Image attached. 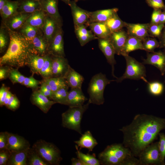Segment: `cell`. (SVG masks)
Segmentation results:
<instances>
[{
    "mask_svg": "<svg viewBox=\"0 0 165 165\" xmlns=\"http://www.w3.org/2000/svg\"><path fill=\"white\" fill-rule=\"evenodd\" d=\"M165 130V118L151 115L138 114L129 125L119 129L123 134V144L138 157L141 152L156 139Z\"/></svg>",
    "mask_w": 165,
    "mask_h": 165,
    "instance_id": "obj_1",
    "label": "cell"
},
{
    "mask_svg": "<svg viewBox=\"0 0 165 165\" xmlns=\"http://www.w3.org/2000/svg\"><path fill=\"white\" fill-rule=\"evenodd\" d=\"M7 29L9 43L6 52L0 57L1 66L19 68L28 65L30 57L33 53L30 42L18 31Z\"/></svg>",
    "mask_w": 165,
    "mask_h": 165,
    "instance_id": "obj_2",
    "label": "cell"
},
{
    "mask_svg": "<svg viewBox=\"0 0 165 165\" xmlns=\"http://www.w3.org/2000/svg\"><path fill=\"white\" fill-rule=\"evenodd\" d=\"M132 154L123 144H114L108 146L98 157L101 164L123 165L127 157Z\"/></svg>",
    "mask_w": 165,
    "mask_h": 165,
    "instance_id": "obj_3",
    "label": "cell"
},
{
    "mask_svg": "<svg viewBox=\"0 0 165 165\" xmlns=\"http://www.w3.org/2000/svg\"><path fill=\"white\" fill-rule=\"evenodd\" d=\"M113 80H110L105 74L99 73L94 75L90 82L87 92L90 104L98 105L103 104L105 102L104 92L106 86Z\"/></svg>",
    "mask_w": 165,
    "mask_h": 165,
    "instance_id": "obj_4",
    "label": "cell"
},
{
    "mask_svg": "<svg viewBox=\"0 0 165 165\" xmlns=\"http://www.w3.org/2000/svg\"><path fill=\"white\" fill-rule=\"evenodd\" d=\"M90 103L78 107H69L62 114V125L64 127L74 130L81 134V122L83 115Z\"/></svg>",
    "mask_w": 165,
    "mask_h": 165,
    "instance_id": "obj_5",
    "label": "cell"
},
{
    "mask_svg": "<svg viewBox=\"0 0 165 165\" xmlns=\"http://www.w3.org/2000/svg\"><path fill=\"white\" fill-rule=\"evenodd\" d=\"M33 149L49 164L58 165L62 160L59 149L53 144L40 140L36 142Z\"/></svg>",
    "mask_w": 165,
    "mask_h": 165,
    "instance_id": "obj_6",
    "label": "cell"
},
{
    "mask_svg": "<svg viewBox=\"0 0 165 165\" xmlns=\"http://www.w3.org/2000/svg\"><path fill=\"white\" fill-rule=\"evenodd\" d=\"M126 62V68L123 74L117 78L116 81L120 82L126 79L142 80L146 77V69L144 64L128 55L124 56Z\"/></svg>",
    "mask_w": 165,
    "mask_h": 165,
    "instance_id": "obj_7",
    "label": "cell"
},
{
    "mask_svg": "<svg viewBox=\"0 0 165 165\" xmlns=\"http://www.w3.org/2000/svg\"><path fill=\"white\" fill-rule=\"evenodd\" d=\"M138 157L140 165H165L160 158L158 142H153L146 147Z\"/></svg>",
    "mask_w": 165,
    "mask_h": 165,
    "instance_id": "obj_8",
    "label": "cell"
},
{
    "mask_svg": "<svg viewBox=\"0 0 165 165\" xmlns=\"http://www.w3.org/2000/svg\"><path fill=\"white\" fill-rule=\"evenodd\" d=\"M63 36V31L61 27L49 45V54L53 56L65 57Z\"/></svg>",
    "mask_w": 165,
    "mask_h": 165,
    "instance_id": "obj_9",
    "label": "cell"
},
{
    "mask_svg": "<svg viewBox=\"0 0 165 165\" xmlns=\"http://www.w3.org/2000/svg\"><path fill=\"white\" fill-rule=\"evenodd\" d=\"M68 5L71 9L74 26L82 25L88 26L90 12L79 7L74 0L70 1Z\"/></svg>",
    "mask_w": 165,
    "mask_h": 165,
    "instance_id": "obj_10",
    "label": "cell"
},
{
    "mask_svg": "<svg viewBox=\"0 0 165 165\" xmlns=\"http://www.w3.org/2000/svg\"><path fill=\"white\" fill-rule=\"evenodd\" d=\"M99 48L105 56L108 63L111 66L112 75L117 78L114 74V65L116 64L115 59L116 52L109 38H98Z\"/></svg>",
    "mask_w": 165,
    "mask_h": 165,
    "instance_id": "obj_11",
    "label": "cell"
},
{
    "mask_svg": "<svg viewBox=\"0 0 165 165\" xmlns=\"http://www.w3.org/2000/svg\"><path fill=\"white\" fill-rule=\"evenodd\" d=\"M58 0H39L41 9L46 15L55 20L60 26H62V19L59 12Z\"/></svg>",
    "mask_w": 165,
    "mask_h": 165,
    "instance_id": "obj_12",
    "label": "cell"
},
{
    "mask_svg": "<svg viewBox=\"0 0 165 165\" xmlns=\"http://www.w3.org/2000/svg\"><path fill=\"white\" fill-rule=\"evenodd\" d=\"M142 63L155 66L163 75L165 73V53L161 51L147 52V58L143 60Z\"/></svg>",
    "mask_w": 165,
    "mask_h": 165,
    "instance_id": "obj_13",
    "label": "cell"
},
{
    "mask_svg": "<svg viewBox=\"0 0 165 165\" xmlns=\"http://www.w3.org/2000/svg\"><path fill=\"white\" fill-rule=\"evenodd\" d=\"M30 14L18 12L8 19L2 21V24L11 31H18Z\"/></svg>",
    "mask_w": 165,
    "mask_h": 165,
    "instance_id": "obj_14",
    "label": "cell"
},
{
    "mask_svg": "<svg viewBox=\"0 0 165 165\" xmlns=\"http://www.w3.org/2000/svg\"><path fill=\"white\" fill-rule=\"evenodd\" d=\"M149 24H133L126 23L125 27L129 35L141 39L142 41L149 37Z\"/></svg>",
    "mask_w": 165,
    "mask_h": 165,
    "instance_id": "obj_15",
    "label": "cell"
},
{
    "mask_svg": "<svg viewBox=\"0 0 165 165\" xmlns=\"http://www.w3.org/2000/svg\"><path fill=\"white\" fill-rule=\"evenodd\" d=\"M52 71L53 77H64L70 66L64 57L52 56Z\"/></svg>",
    "mask_w": 165,
    "mask_h": 165,
    "instance_id": "obj_16",
    "label": "cell"
},
{
    "mask_svg": "<svg viewBox=\"0 0 165 165\" xmlns=\"http://www.w3.org/2000/svg\"><path fill=\"white\" fill-rule=\"evenodd\" d=\"M8 143L6 149L10 153L19 151L28 147V142L23 137L7 132Z\"/></svg>",
    "mask_w": 165,
    "mask_h": 165,
    "instance_id": "obj_17",
    "label": "cell"
},
{
    "mask_svg": "<svg viewBox=\"0 0 165 165\" xmlns=\"http://www.w3.org/2000/svg\"><path fill=\"white\" fill-rule=\"evenodd\" d=\"M128 36L127 32L123 29L111 33L109 39L116 54L121 55Z\"/></svg>",
    "mask_w": 165,
    "mask_h": 165,
    "instance_id": "obj_18",
    "label": "cell"
},
{
    "mask_svg": "<svg viewBox=\"0 0 165 165\" xmlns=\"http://www.w3.org/2000/svg\"><path fill=\"white\" fill-rule=\"evenodd\" d=\"M31 100L33 105L38 107L44 113H47L52 106L56 103L53 101L49 100L40 90L35 91L33 93Z\"/></svg>",
    "mask_w": 165,
    "mask_h": 165,
    "instance_id": "obj_19",
    "label": "cell"
},
{
    "mask_svg": "<svg viewBox=\"0 0 165 165\" xmlns=\"http://www.w3.org/2000/svg\"><path fill=\"white\" fill-rule=\"evenodd\" d=\"M87 100L81 88H71L68 92L67 105L69 107H80L83 105L85 102Z\"/></svg>",
    "mask_w": 165,
    "mask_h": 165,
    "instance_id": "obj_20",
    "label": "cell"
},
{
    "mask_svg": "<svg viewBox=\"0 0 165 165\" xmlns=\"http://www.w3.org/2000/svg\"><path fill=\"white\" fill-rule=\"evenodd\" d=\"M30 43L33 53L42 56L48 54L49 44L42 32L36 36Z\"/></svg>",
    "mask_w": 165,
    "mask_h": 165,
    "instance_id": "obj_21",
    "label": "cell"
},
{
    "mask_svg": "<svg viewBox=\"0 0 165 165\" xmlns=\"http://www.w3.org/2000/svg\"><path fill=\"white\" fill-rule=\"evenodd\" d=\"M61 27L62 26H60L53 19L46 15L45 21L41 30L44 37L49 45L59 28Z\"/></svg>",
    "mask_w": 165,
    "mask_h": 165,
    "instance_id": "obj_22",
    "label": "cell"
},
{
    "mask_svg": "<svg viewBox=\"0 0 165 165\" xmlns=\"http://www.w3.org/2000/svg\"><path fill=\"white\" fill-rule=\"evenodd\" d=\"M118 11V8H114L90 12L89 23H105L112 16L117 13Z\"/></svg>",
    "mask_w": 165,
    "mask_h": 165,
    "instance_id": "obj_23",
    "label": "cell"
},
{
    "mask_svg": "<svg viewBox=\"0 0 165 165\" xmlns=\"http://www.w3.org/2000/svg\"><path fill=\"white\" fill-rule=\"evenodd\" d=\"M74 27L75 33L81 46H84L91 40L98 39L91 30L87 29L85 25L75 26Z\"/></svg>",
    "mask_w": 165,
    "mask_h": 165,
    "instance_id": "obj_24",
    "label": "cell"
},
{
    "mask_svg": "<svg viewBox=\"0 0 165 165\" xmlns=\"http://www.w3.org/2000/svg\"><path fill=\"white\" fill-rule=\"evenodd\" d=\"M76 145L80 149L82 148H86L88 149L89 152L93 151L98 143L96 139L93 137L89 130L86 131L82 134L79 140L74 141Z\"/></svg>",
    "mask_w": 165,
    "mask_h": 165,
    "instance_id": "obj_25",
    "label": "cell"
},
{
    "mask_svg": "<svg viewBox=\"0 0 165 165\" xmlns=\"http://www.w3.org/2000/svg\"><path fill=\"white\" fill-rule=\"evenodd\" d=\"M69 87L71 88H81L84 80L83 76L76 72L70 66L64 77Z\"/></svg>",
    "mask_w": 165,
    "mask_h": 165,
    "instance_id": "obj_26",
    "label": "cell"
},
{
    "mask_svg": "<svg viewBox=\"0 0 165 165\" xmlns=\"http://www.w3.org/2000/svg\"><path fill=\"white\" fill-rule=\"evenodd\" d=\"M18 12L31 14L37 10L41 9L39 0H18Z\"/></svg>",
    "mask_w": 165,
    "mask_h": 165,
    "instance_id": "obj_27",
    "label": "cell"
},
{
    "mask_svg": "<svg viewBox=\"0 0 165 165\" xmlns=\"http://www.w3.org/2000/svg\"><path fill=\"white\" fill-rule=\"evenodd\" d=\"M94 34L100 38H109L111 31L105 23L92 22L88 25Z\"/></svg>",
    "mask_w": 165,
    "mask_h": 165,
    "instance_id": "obj_28",
    "label": "cell"
},
{
    "mask_svg": "<svg viewBox=\"0 0 165 165\" xmlns=\"http://www.w3.org/2000/svg\"><path fill=\"white\" fill-rule=\"evenodd\" d=\"M46 14L42 9L31 14L24 23L42 29L46 19Z\"/></svg>",
    "mask_w": 165,
    "mask_h": 165,
    "instance_id": "obj_29",
    "label": "cell"
},
{
    "mask_svg": "<svg viewBox=\"0 0 165 165\" xmlns=\"http://www.w3.org/2000/svg\"><path fill=\"white\" fill-rule=\"evenodd\" d=\"M138 50H144L142 41L138 38L129 35L121 55L123 56L128 55L130 52Z\"/></svg>",
    "mask_w": 165,
    "mask_h": 165,
    "instance_id": "obj_30",
    "label": "cell"
},
{
    "mask_svg": "<svg viewBox=\"0 0 165 165\" xmlns=\"http://www.w3.org/2000/svg\"><path fill=\"white\" fill-rule=\"evenodd\" d=\"M29 149L28 147L19 151L10 153L8 164L11 165H27Z\"/></svg>",
    "mask_w": 165,
    "mask_h": 165,
    "instance_id": "obj_31",
    "label": "cell"
},
{
    "mask_svg": "<svg viewBox=\"0 0 165 165\" xmlns=\"http://www.w3.org/2000/svg\"><path fill=\"white\" fill-rule=\"evenodd\" d=\"M19 3L18 0H7L6 4L0 11L2 21L5 20L18 12Z\"/></svg>",
    "mask_w": 165,
    "mask_h": 165,
    "instance_id": "obj_32",
    "label": "cell"
},
{
    "mask_svg": "<svg viewBox=\"0 0 165 165\" xmlns=\"http://www.w3.org/2000/svg\"><path fill=\"white\" fill-rule=\"evenodd\" d=\"M45 61V56L32 53L30 55L28 65L33 73L40 74Z\"/></svg>",
    "mask_w": 165,
    "mask_h": 165,
    "instance_id": "obj_33",
    "label": "cell"
},
{
    "mask_svg": "<svg viewBox=\"0 0 165 165\" xmlns=\"http://www.w3.org/2000/svg\"><path fill=\"white\" fill-rule=\"evenodd\" d=\"M30 42L38 34L42 32L41 29L24 23L18 31Z\"/></svg>",
    "mask_w": 165,
    "mask_h": 165,
    "instance_id": "obj_34",
    "label": "cell"
},
{
    "mask_svg": "<svg viewBox=\"0 0 165 165\" xmlns=\"http://www.w3.org/2000/svg\"><path fill=\"white\" fill-rule=\"evenodd\" d=\"M105 23L112 33L119 31L125 27L126 22L123 21L116 13L109 18Z\"/></svg>",
    "mask_w": 165,
    "mask_h": 165,
    "instance_id": "obj_35",
    "label": "cell"
},
{
    "mask_svg": "<svg viewBox=\"0 0 165 165\" xmlns=\"http://www.w3.org/2000/svg\"><path fill=\"white\" fill-rule=\"evenodd\" d=\"M50 86L53 92L62 88L69 87L64 77H52L45 80Z\"/></svg>",
    "mask_w": 165,
    "mask_h": 165,
    "instance_id": "obj_36",
    "label": "cell"
},
{
    "mask_svg": "<svg viewBox=\"0 0 165 165\" xmlns=\"http://www.w3.org/2000/svg\"><path fill=\"white\" fill-rule=\"evenodd\" d=\"M68 88H62L53 92L50 98L56 103L67 105Z\"/></svg>",
    "mask_w": 165,
    "mask_h": 165,
    "instance_id": "obj_37",
    "label": "cell"
},
{
    "mask_svg": "<svg viewBox=\"0 0 165 165\" xmlns=\"http://www.w3.org/2000/svg\"><path fill=\"white\" fill-rule=\"evenodd\" d=\"M77 149L76 154L77 157L80 159L85 165H99L101 164L100 161L97 159L95 154L90 155L84 154L78 150V148L75 145Z\"/></svg>",
    "mask_w": 165,
    "mask_h": 165,
    "instance_id": "obj_38",
    "label": "cell"
},
{
    "mask_svg": "<svg viewBox=\"0 0 165 165\" xmlns=\"http://www.w3.org/2000/svg\"><path fill=\"white\" fill-rule=\"evenodd\" d=\"M52 62V55L48 54L45 56L44 62L40 74L46 79L53 77Z\"/></svg>",
    "mask_w": 165,
    "mask_h": 165,
    "instance_id": "obj_39",
    "label": "cell"
},
{
    "mask_svg": "<svg viewBox=\"0 0 165 165\" xmlns=\"http://www.w3.org/2000/svg\"><path fill=\"white\" fill-rule=\"evenodd\" d=\"M29 149L28 158L30 165H47L49 164L43 159L33 149Z\"/></svg>",
    "mask_w": 165,
    "mask_h": 165,
    "instance_id": "obj_40",
    "label": "cell"
},
{
    "mask_svg": "<svg viewBox=\"0 0 165 165\" xmlns=\"http://www.w3.org/2000/svg\"><path fill=\"white\" fill-rule=\"evenodd\" d=\"M148 83L149 92L154 96H159L163 93L164 86L162 83L158 81L149 82L144 78L142 79Z\"/></svg>",
    "mask_w": 165,
    "mask_h": 165,
    "instance_id": "obj_41",
    "label": "cell"
},
{
    "mask_svg": "<svg viewBox=\"0 0 165 165\" xmlns=\"http://www.w3.org/2000/svg\"><path fill=\"white\" fill-rule=\"evenodd\" d=\"M142 44L144 50L147 52H153L160 46V42L154 38H146L142 41Z\"/></svg>",
    "mask_w": 165,
    "mask_h": 165,
    "instance_id": "obj_42",
    "label": "cell"
},
{
    "mask_svg": "<svg viewBox=\"0 0 165 165\" xmlns=\"http://www.w3.org/2000/svg\"><path fill=\"white\" fill-rule=\"evenodd\" d=\"M9 36L7 28L2 24L0 29V51L2 52L6 47Z\"/></svg>",
    "mask_w": 165,
    "mask_h": 165,
    "instance_id": "obj_43",
    "label": "cell"
},
{
    "mask_svg": "<svg viewBox=\"0 0 165 165\" xmlns=\"http://www.w3.org/2000/svg\"><path fill=\"white\" fill-rule=\"evenodd\" d=\"M165 27L164 24H149L148 32L149 35L152 37L159 38Z\"/></svg>",
    "mask_w": 165,
    "mask_h": 165,
    "instance_id": "obj_44",
    "label": "cell"
},
{
    "mask_svg": "<svg viewBox=\"0 0 165 165\" xmlns=\"http://www.w3.org/2000/svg\"><path fill=\"white\" fill-rule=\"evenodd\" d=\"M9 75V79L13 83H20L22 84L25 77L16 69L10 70Z\"/></svg>",
    "mask_w": 165,
    "mask_h": 165,
    "instance_id": "obj_45",
    "label": "cell"
},
{
    "mask_svg": "<svg viewBox=\"0 0 165 165\" xmlns=\"http://www.w3.org/2000/svg\"><path fill=\"white\" fill-rule=\"evenodd\" d=\"M159 135L160 137V140L158 142V146L160 158L163 162L165 163V134L163 133H160Z\"/></svg>",
    "mask_w": 165,
    "mask_h": 165,
    "instance_id": "obj_46",
    "label": "cell"
},
{
    "mask_svg": "<svg viewBox=\"0 0 165 165\" xmlns=\"http://www.w3.org/2000/svg\"><path fill=\"white\" fill-rule=\"evenodd\" d=\"M149 6L153 9L165 10V5L163 0H145Z\"/></svg>",
    "mask_w": 165,
    "mask_h": 165,
    "instance_id": "obj_47",
    "label": "cell"
},
{
    "mask_svg": "<svg viewBox=\"0 0 165 165\" xmlns=\"http://www.w3.org/2000/svg\"><path fill=\"white\" fill-rule=\"evenodd\" d=\"M39 81L35 79L33 77H25L22 83L23 85L30 88H37L40 83Z\"/></svg>",
    "mask_w": 165,
    "mask_h": 165,
    "instance_id": "obj_48",
    "label": "cell"
},
{
    "mask_svg": "<svg viewBox=\"0 0 165 165\" xmlns=\"http://www.w3.org/2000/svg\"><path fill=\"white\" fill-rule=\"evenodd\" d=\"M19 105L20 101L19 100L16 96L12 94L6 107L10 110H14L19 107Z\"/></svg>",
    "mask_w": 165,
    "mask_h": 165,
    "instance_id": "obj_49",
    "label": "cell"
},
{
    "mask_svg": "<svg viewBox=\"0 0 165 165\" xmlns=\"http://www.w3.org/2000/svg\"><path fill=\"white\" fill-rule=\"evenodd\" d=\"M162 12L161 9H154L151 15L150 23L154 24H159L160 14Z\"/></svg>",
    "mask_w": 165,
    "mask_h": 165,
    "instance_id": "obj_50",
    "label": "cell"
},
{
    "mask_svg": "<svg viewBox=\"0 0 165 165\" xmlns=\"http://www.w3.org/2000/svg\"><path fill=\"white\" fill-rule=\"evenodd\" d=\"M2 150L0 153V165H4L7 163L9 160L10 154L9 152L7 150Z\"/></svg>",
    "mask_w": 165,
    "mask_h": 165,
    "instance_id": "obj_51",
    "label": "cell"
},
{
    "mask_svg": "<svg viewBox=\"0 0 165 165\" xmlns=\"http://www.w3.org/2000/svg\"><path fill=\"white\" fill-rule=\"evenodd\" d=\"M8 143L7 132H1L0 134V149H6Z\"/></svg>",
    "mask_w": 165,
    "mask_h": 165,
    "instance_id": "obj_52",
    "label": "cell"
},
{
    "mask_svg": "<svg viewBox=\"0 0 165 165\" xmlns=\"http://www.w3.org/2000/svg\"><path fill=\"white\" fill-rule=\"evenodd\" d=\"M9 92L7 88L4 85L2 86L0 89V105H4V103Z\"/></svg>",
    "mask_w": 165,
    "mask_h": 165,
    "instance_id": "obj_53",
    "label": "cell"
},
{
    "mask_svg": "<svg viewBox=\"0 0 165 165\" xmlns=\"http://www.w3.org/2000/svg\"><path fill=\"white\" fill-rule=\"evenodd\" d=\"M9 70L6 68H1L0 69V79L1 80L6 79L9 74Z\"/></svg>",
    "mask_w": 165,
    "mask_h": 165,
    "instance_id": "obj_54",
    "label": "cell"
},
{
    "mask_svg": "<svg viewBox=\"0 0 165 165\" xmlns=\"http://www.w3.org/2000/svg\"><path fill=\"white\" fill-rule=\"evenodd\" d=\"M160 48H164L165 49V27L163 28L160 37Z\"/></svg>",
    "mask_w": 165,
    "mask_h": 165,
    "instance_id": "obj_55",
    "label": "cell"
},
{
    "mask_svg": "<svg viewBox=\"0 0 165 165\" xmlns=\"http://www.w3.org/2000/svg\"><path fill=\"white\" fill-rule=\"evenodd\" d=\"M41 93L45 96L47 97L51 98L53 94V92L47 90L44 86L41 85L40 90H39Z\"/></svg>",
    "mask_w": 165,
    "mask_h": 165,
    "instance_id": "obj_56",
    "label": "cell"
},
{
    "mask_svg": "<svg viewBox=\"0 0 165 165\" xmlns=\"http://www.w3.org/2000/svg\"><path fill=\"white\" fill-rule=\"evenodd\" d=\"M72 165H85V163L79 158H72L71 159Z\"/></svg>",
    "mask_w": 165,
    "mask_h": 165,
    "instance_id": "obj_57",
    "label": "cell"
},
{
    "mask_svg": "<svg viewBox=\"0 0 165 165\" xmlns=\"http://www.w3.org/2000/svg\"><path fill=\"white\" fill-rule=\"evenodd\" d=\"M165 23V10L162 12L160 17L159 24H164Z\"/></svg>",
    "mask_w": 165,
    "mask_h": 165,
    "instance_id": "obj_58",
    "label": "cell"
},
{
    "mask_svg": "<svg viewBox=\"0 0 165 165\" xmlns=\"http://www.w3.org/2000/svg\"><path fill=\"white\" fill-rule=\"evenodd\" d=\"M12 94L9 91L4 102V105L6 106V107Z\"/></svg>",
    "mask_w": 165,
    "mask_h": 165,
    "instance_id": "obj_59",
    "label": "cell"
},
{
    "mask_svg": "<svg viewBox=\"0 0 165 165\" xmlns=\"http://www.w3.org/2000/svg\"><path fill=\"white\" fill-rule=\"evenodd\" d=\"M7 0H0V11L6 4Z\"/></svg>",
    "mask_w": 165,
    "mask_h": 165,
    "instance_id": "obj_60",
    "label": "cell"
},
{
    "mask_svg": "<svg viewBox=\"0 0 165 165\" xmlns=\"http://www.w3.org/2000/svg\"><path fill=\"white\" fill-rule=\"evenodd\" d=\"M61 0L64 2V3H65L66 4L68 5L69 2L70 1V0Z\"/></svg>",
    "mask_w": 165,
    "mask_h": 165,
    "instance_id": "obj_61",
    "label": "cell"
},
{
    "mask_svg": "<svg viewBox=\"0 0 165 165\" xmlns=\"http://www.w3.org/2000/svg\"><path fill=\"white\" fill-rule=\"evenodd\" d=\"M76 2H78V1H79V0H74Z\"/></svg>",
    "mask_w": 165,
    "mask_h": 165,
    "instance_id": "obj_62",
    "label": "cell"
},
{
    "mask_svg": "<svg viewBox=\"0 0 165 165\" xmlns=\"http://www.w3.org/2000/svg\"><path fill=\"white\" fill-rule=\"evenodd\" d=\"M164 52H165V51H164Z\"/></svg>",
    "mask_w": 165,
    "mask_h": 165,
    "instance_id": "obj_63",
    "label": "cell"
}]
</instances>
